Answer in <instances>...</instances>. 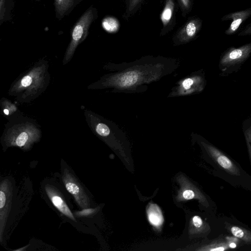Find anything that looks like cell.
<instances>
[{
  "instance_id": "obj_16",
  "label": "cell",
  "mask_w": 251,
  "mask_h": 251,
  "mask_svg": "<svg viewBox=\"0 0 251 251\" xmlns=\"http://www.w3.org/2000/svg\"><path fill=\"white\" fill-rule=\"evenodd\" d=\"M231 231L234 236L238 238H242L244 235L243 230L237 226L232 227L231 228Z\"/></svg>"
},
{
  "instance_id": "obj_19",
  "label": "cell",
  "mask_w": 251,
  "mask_h": 251,
  "mask_svg": "<svg viewBox=\"0 0 251 251\" xmlns=\"http://www.w3.org/2000/svg\"><path fill=\"white\" fill-rule=\"evenodd\" d=\"M193 222L194 225L196 227H200L202 225V221L201 218L198 216H195L193 218Z\"/></svg>"
},
{
  "instance_id": "obj_11",
  "label": "cell",
  "mask_w": 251,
  "mask_h": 251,
  "mask_svg": "<svg viewBox=\"0 0 251 251\" xmlns=\"http://www.w3.org/2000/svg\"><path fill=\"white\" fill-rule=\"evenodd\" d=\"M219 165L225 169H229L232 166L230 160L226 156L220 155L217 159Z\"/></svg>"
},
{
  "instance_id": "obj_8",
  "label": "cell",
  "mask_w": 251,
  "mask_h": 251,
  "mask_svg": "<svg viewBox=\"0 0 251 251\" xmlns=\"http://www.w3.org/2000/svg\"><path fill=\"white\" fill-rule=\"evenodd\" d=\"M250 17H251V7L224 15L221 18L222 21H231L230 25L225 32V34L227 35L234 34L240 25Z\"/></svg>"
},
{
  "instance_id": "obj_23",
  "label": "cell",
  "mask_w": 251,
  "mask_h": 251,
  "mask_svg": "<svg viewBox=\"0 0 251 251\" xmlns=\"http://www.w3.org/2000/svg\"><path fill=\"white\" fill-rule=\"evenodd\" d=\"M229 246L230 248H234L236 247V245L235 243H231L230 245H229Z\"/></svg>"
},
{
  "instance_id": "obj_25",
  "label": "cell",
  "mask_w": 251,
  "mask_h": 251,
  "mask_svg": "<svg viewBox=\"0 0 251 251\" xmlns=\"http://www.w3.org/2000/svg\"></svg>"
},
{
  "instance_id": "obj_3",
  "label": "cell",
  "mask_w": 251,
  "mask_h": 251,
  "mask_svg": "<svg viewBox=\"0 0 251 251\" xmlns=\"http://www.w3.org/2000/svg\"><path fill=\"white\" fill-rule=\"evenodd\" d=\"M95 12L94 8L90 7L75 25L71 33V42L63 60V64L67 63L71 59L78 45L87 36L90 26L95 19Z\"/></svg>"
},
{
  "instance_id": "obj_7",
  "label": "cell",
  "mask_w": 251,
  "mask_h": 251,
  "mask_svg": "<svg viewBox=\"0 0 251 251\" xmlns=\"http://www.w3.org/2000/svg\"><path fill=\"white\" fill-rule=\"evenodd\" d=\"M45 190L48 198L58 210L71 220L75 222V216L60 192L54 187L49 184L45 186Z\"/></svg>"
},
{
  "instance_id": "obj_13",
  "label": "cell",
  "mask_w": 251,
  "mask_h": 251,
  "mask_svg": "<svg viewBox=\"0 0 251 251\" xmlns=\"http://www.w3.org/2000/svg\"><path fill=\"white\" fill-rule=\"evenodd\" d=\"M197 30V26L195 23L190 22L186 26V32L188 36L192 37L194 35Z\"/></svg>"
},
{
  "instance_id": "obj_5",
  "label": "cell",
  "mask_w": 251,
  "mask_h": 251,
  "mask_svg": "<svg viewBox=\"0 0 251 251\" xmlns=\"http://www.w3.org/2000/svg\"><path fill=\"white\" fill-rule=\"evenodd\" d=\"M13 188L8 179L2 180L0 184V242H2L4 230L11 208Z\"/></svg>"
},
{
  "instance_id": "obj_21",
  "label": "cell",
  "mask_w": 251,
  "mask_h": 251,
  "mask_svg": "<svg viewBox=\"0 0 251 251\" xmlns=\"http://www.w3.org/2000/svg\"><path fill=\"white\" fill-rule=\"evenodd\" d=\"M245 129V134L248 137L251 138V123L248 125L246 127H244Z\"/></svg>"
},
{
  "instance_id": "obj_9",
  "label": "cell",
  "mask_w": 251,
  "mask_h": 251,
  "mask_svg": "<svg viewBox=\"0 0 251 251\" xmlns=\"http://www.w3.org/2000/svg\"><path fill=\"white\" fill-rule=\"evenodd\" d=\"M80 0H54L56 15L61 19L67 15L78 4Z\"/></svg>"
},
{
  "instance_id": "obj_24",
  "label": "cell",
  "mask_w": 251,
  "mask_h": 251,
  "mask_svg": "<svg viewBox=\"0 0 251 251\" xmlns=\"http://www.w3.org/2000/svg\"><path fill=\"white\" fill-rule=\"evenodd\" d=\"M28 246H26L25 247H24V248H22L21 249H17V250H16L15 251H23V250H25V249L26 248V247H27Z\"/></svg>"
},
{
  "instance_id": "obj_10",
  "label": "cell",
  "mask_w": 251,
  "mask_h": 251,
  "mask_svg": "<svg viewBox=\"0 0 251 251\" xmlns=\"http://www.w3.org/2000/svg\"><path fill=\"white\" fill-rule=\"evenodd\" d=\"M102 26L107 31L112 32L116 31L118 29L119 24L116 19L108 17L103 20Z\"/></svg>"
},
{
  "instance_id": "obj_6",
  "label": "cell",
  "mask_w": 251,
  "mask_h": 251,
  "mask_svg": "<svg viewBox=\"0 0 251 251\" xmlns=\"http://www.w3.org/2000/svg\"><path fill=\"white\" fill-rule=\"evenodd\" d=\"M62 181L66 190L74 197L81 208L84 209L90 207L89 197L75 177L67 169L63 171Z\"/></svg>"
},
{
  "instance_id": "obj_14",
  "label": "cell",
  "mask_w": 251,
  "mask_h": 251,
  "mask_svg": "<svg viewBox=\"0 0 251 251\" xmlns=\"http://www.w3.org/2000/svg\"><path fill=\"white\" fill-rule=\"evenodd\" d=\"M239 36H251V23L246 25L238 34Z\"/></svg>"
},
{
  "instance_id": "obj_18",
  "label": "cell",
  "mask_w": 251,
  "mask_h": 251,
  "mask_svg": "<svg viewBox=\"0 0 251 251\" xmlns=\"http://www.w3.org/2000/svg\"><path fill=\"white\" fill-rule=\"evenodd\" d=\"M194 83L193 79L188 78L185 79L182 82V86L185 89H189Z\"/></svg>"
},
{
  "instance_id": "obj_12",
  "label": "cell",
  "mask_w": 251,
  "mask_h": 251,
  "mask_svg": "<svg viewBox=\"0 0 251 251\" xmlns=\"http://www.w3.org/2000/svg\"><path fill=\"white\" fill-rule=\"evenodd\" d=\"M3 112L6 116L9 115L12 112H15L16 110V107L15 105L7 101L3 103Z\"/></svg>"
},
{
  "instance_id": "obj_15",
  "label": "cell",
  "mask_w": 251,
  "mask_h": 251,
  "mask_svg": "<svg viewBox=\"0 0 251 251\" xmlns=\"http://www.w3.org/2000/svg\"><path fill=\"white\" fill-rule=\"evenodd\" d=\"M96 211L95 209L92 208H84V210L77 212L76 213V215L77 216H88L89 215H91L92 214L94 213Z\"/></svg>"
},
{
  "instance_id": "obj_4",
  "label": "cell",
  "mask_w": 251,
  "mask_h": 251,
  "mask_svg": "<svg viewBox=\"0 0 251 251\" xmlns=\"http://www.w3.org/2000/svg\"><path fill=\"white\" fill-rule=\"evenodd\" d=\"M251 54V42L240 47H230L221 55L219 67L226 75L237 71Z\"/></svg>"
},
{
  "instance_id": "obj_2",
  "label": "cell",
  "mask_w": 251,
  "mask_h": 251,
  "mask_svg": "<svg viewBox=\"0 0 251 251\" xmlns=\"http://www.w3.org/2000/svg\"><path fill=\"white\" fill-rule=\"evenodd\" d=\"M39 130L30 124L15 126L9 129L4 137L7 146L18 147L28 150L40 139Z\"/></svg>"
},
{
  "instance_id": "obj_17",
  "label": "cell",
  "mask_w": 251,
  "mask_h": 251,
  "mask_svg": "<svg viewBox=\"0 0 251 251\" xmlns=\"http://www.w3.org/2000/svg\"><path fill=\"white\" fill-rule=\"evenodd\" d=\"M183 197L185 199L191 200L195 197V193L192 190H186L183 192Z\"/></svg>"
},
{
  "instance_id": "obj_20",
  "label": "cell",
  "mask_w": 251,
  "mask_h": 251,
  "mask_svg": "<svg viewBox=\"0 0 251 251\" xmlns=\"http://www.w3.org/2000/svg\"><path fill=\"white\" fill-rule=\"evenodd\" d=\"M172 11L170 8H166L162 14V18L164 20L168 21L171 18Z\"/></svg>"
},
{
  "instance_id": "obj_22",
  "label": "cell",
  "mask_w": 251,
  "mask_h": 251,
  "mask_svg": "<svg viewBox=\"0 0 251 251\" xmlns=\"http://www.w3.org/2000/svg\"><path fill=\"white\" fill-rule=\"evenodd\" d=\"M224 250L225 248L222 247H217L216 248H214L210 250L211 251H223Z\"/></svg>"
},
{
  "instance_id": "obj_1",
  "label": "cell",
  "mask_w": 251,
  "mask_h": 251,
  "mask_svg": "<svg viewBox=\"0 0 251 251\" xmlns=\"http://www.w3.org/2000/svg\"><path fill=\"white\" fill-rule=\"evenodd\" d=\"M38 65L25 74L11 88L10 93L23 101L34 97L46 84V66Z\"/></svg>"
}]
</instances>
